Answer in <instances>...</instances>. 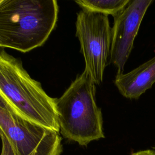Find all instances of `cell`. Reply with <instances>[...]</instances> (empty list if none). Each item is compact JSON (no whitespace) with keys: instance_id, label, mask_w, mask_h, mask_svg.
I'll return each mask as SVG.
<instances>
[{"instance_id":"obj_1","label":"cell","mask_w":155,"mask_h":155,"mask_svg":"<svg viewBox=\"0 0 155 155\" xmlns=\"http://www.w3.org/2000/svg\"><path fill=\"white\" fill-rule=\"evenodd\" d=\"M56 0H1L0 47L27 53L42 45L58 18Z\"/></svg>"},{"instance_id":"obj_2","label":"cell","mask_w":155,"mask_h":155,"mask_svg":"<svg viewBox=\"0 0 155 155\" xmlns=\"http://www.w3.org/2000/svg\"><path fill=\"white\" fill-rule=\"evenodd\" d=\"M0 96L19 115L47 129L60 132L56 98L32 79L20 59L0 51Z\"/></svg>"},{"instance_id":"obj_3","label":"cell","mask_w":155,"mask_h":155,"mask_svg":"<svg viewBox=\"0 0 155 155\" xmlns=\"http://www.w3.org/2000/svg\"><path fill=\"white\" fill-rule=\"evenodd\" d=\"M94 85L84 70L60 97L56 98L60 133L64 138L81 146L105 137Z\"/></svg>"},{"instance_id":"obj_4","label":"cell","mask_w":155,"mask_h":155,"mask_svg":"<svg viewBox=\"0 0 155 155\" xmlns=\"http://www.w3.org/2000/svg\"><path fill=\"white\" fill-rule=\"evenodd\" d=\"M0 131L18 155H61L63 151L59 133L23 117L1 96Z\"/></svg>"},{"instance_id":"obj_5","label":"cell","mask_w":155,"mask_h":155,"mask_svg":"<svg viewBox=\"0 0 155 155\" xmlns=\"http://www.w3.org/2000/svg\"><path fill=\"white\" fill-rule=\"evenodd\" d=\"M76 36L85 60L84 70L94 84H101L111 45L108 15L81 10L77 14Z\"/></svg>"},{"instance_id":"obj_6","label":"cell","mask_w":155,"mask_h":155,"mask_svg":"<svg viewBox=\"0 0 155 155\" xmlns=\"http://www.w3.org/2000/svg\"><path fill=\"white\" fill-rule=\"evenodd\" d=\"M153 2L152 0H130L114 17L110 59L117 68V74L123 73L141 22Z\"/></svg>"},{"instance_id":"obj_7","label":"cell","mask_w":155,"mask_h":155,"mask_svg":"<svg viewBox=\"0 0 155 155\" xmlns=\"http://www.w3.org/2000/svg\"><path fill=\"white\" fill-rule=\"evenodd\" d=\"M155 83V56L127 73L117 74L114 84L120 93L137 99Z\"/></svg>"},{"instance_id":"obj_8","label":"cell","mask_w":155,"mask_h":155,"mask_svg":"<svg viewBox=\"0 0 155 155\" xmlns=\"http://www.w3.org/2000/svg\"><path fill=\"white\" fill-rule=\"evenodd\" d=\"M130 0H77L75 2L82 8L106 15L117 16L128 4Z\"/></svg>"},{"instance_id":"obj_9","label":"cell","mask_w":155,"mask_h":155,"mask_svg":"<svg viewBox=\"0 0 155 155\" xmlns=\"http://www.w3.org/2000/svg\"><path fill=\"white\" fill-rule=\"evenodd\" d=\"M0 135L2 140V151L1 155H18L6 136L1 131H0Z\"/></svg>"},{"instance_id":"obj_10","label":"cell","mask_w":155,"mask_h":155,"mask_svg":"<svg viewBox=\"0 0 155 155\" xmlns=\"http://www.w3.org/2000/svg\"><path fill=\"white\" fill-rule=\"evenodd\" d=\"M130 155H155V149H148L138 151L131 153Z\"/></svg>"},{"instance_id":"obj_11","label":"cell","mask_w":155,"mask_h":155,"mask_svg":"<svg viewBox=\"0 0 155 155\" xmlns=\"http://www.w3.org/2000/svg\"><path fill=\"white\" fill-rule=\"evenodd\" d=\"M154 148V149H155V148Z\"/></svg>"}]
</instances>
